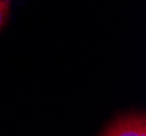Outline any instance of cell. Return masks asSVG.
<instances>
[{"mask_svg": "<svg viewBox=\"0 0 146 136\" xmlns=\"http://www.w3.org/2000/svg\"><path fill=\"white\" fill-rule=\"evenodd\" d=\"M105 136H146L145 114L132 112L120 116L100 132Z\"/></svg>", "mask_w": 146, "mask_h": 136, "instance_id": "obj_1", "label": "cell"}, {"mask_svg": "<svg viewBox=\"0 0 146 136\" xmlns=\"http://www.w3.org/2000/svg\"><path fill=\"white\" fill-rule=\"evenodd\" d=\"M10 12V0H0V28L6 24Z\"/></svg>", "mask_w": 146, "mask_h": 136, "instance_id": "obj_2", "label": "cell"}]
</instances>
